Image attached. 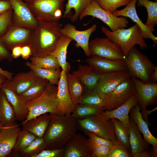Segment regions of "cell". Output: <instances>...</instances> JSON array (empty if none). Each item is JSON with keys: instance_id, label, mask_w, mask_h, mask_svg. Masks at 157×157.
<instances>
[{"instance_id": "obj_25", "label": "cell", "mask_w": 157, "mask_h": 157, "mask_svg": "<svg viewBox=\"0 0 157 157\" xmlns=\"http://www.w3.org/2000/svg\"><path fill=\"white\" fill-rule=\"evenodd\" d=\"M128 130L131 157L136 153L150 150L149 144L142 138L135 123L130 118Z\"/></svg>"}, {"instance_id": "obj_18", "label": "cell", "mask_w": 157, "mask_h": 157, "mask_svg": "<svg viewBox=\"0 0 157 157\" xmlns=\"http://www.w3.org/2000/svg\"><path fill=\"white\" fill-rule=\"evenodd\" d=\"M137 0H131L126 7L121 10H116L112 14L115 16H122L130 18L140 27L143 39H151L156 44L157 38L153 33L154 28L146 26L140 19L136 10V4Z\"/></svg>"}, {"instance_id": "obj_17", "label": "cell", "mask_w": 157, "mask_h": 157, "mask_svg": "<svg viewBox=\"0 0 157 157\" xmlns=\"http://www.w3.org/2000/svg\"><path fill=\"white\" fill-rule=\"evenodd\" d=\"M124 60H110L92 56L85 61L95 72L102 74L127 70Z\"/></svg>"}, {"instance_id": "obj_10", "label": "cell", "mask_w": 157, "mask_h": 157, "mask_svg": "<svg viewBox=\"0 0 157 157\" xmlns=\"http://www.w3.org/2000/svg\"><path fill=\"white\" fill-rule=\"evenodd\" d=\"M91 56L110 60L125 59L126 57L119 46L107 38H96L89 42Z\"/></svg>"}, {"instance_id": "obj_12", "label": "cell", "mask_w": 157, "mask_h": 157, "mask_svg": "<svg viewBox=\"0 0 157 157\" xmlns=\"http://www.w3.org/2000/svg\"><path fill=\"white\" fill-rule=\"evenodd\" d=\"M135 85L137 104L140 110L146 109L149 106L157 103V84L144 83L135 77H131Z\"/></svg>"}, {"instance_id": "obj_20", "label": "cell", "mask_w": 157, "mask_h": 157, "mask_svg": "<svg viewBox=\"0 0 157 157\" xmlns=\"http://www.w3.org/2000/svg\"><path fill=\"white\" fill-rule=\"evenodd\" d=\"M0 89L5 94L8 101L13 106L17 120L23 122L26 118L28 110L25 103L21 100L15 92L10 81L6 79L1 84Z\"/></svg>"}, {"instance_id": "obj_7", "label": "cell", "mask_w": 157, "mask_h": 157, "mask_svg": "<svg viewBox=\"0 0 157 157\" xmlns=\"http://www.w3.org/2000/svg\"><path fill=\"white\" fill-rule=\"evenodd\" d=\"M76 122L77 128L85 133H91L99 137L118 142L111 119L105 120L98 115L77 119Z\"/></svg>"}, {"instance_id": "obj_49", "label": "cell", "mask_w": 157, "mask_h": 157, "mask_svg": "<svg viewBox=\"0 0 157 157\" xmlns=\"http://www.w3.org/2000/svg\"><path fill=\"white\" fill-rule=\"evenodd\" d=\"M32 56L31 49L29 46L22 47L21 56L24 59H27Z\"/></svg>"}, {"instance_id": "obj_48", "label": "cell", "mask_w": 157, "mask_h": 157, "mask_svg": "<svg viewBox=\"0 0 157 157\" xmlns=\"http://www.w3.org/2000/svg\"><path fill=\"white\" fill-rule=\"evenodd\" d=\"M11 8L9 0H0V15Z\"/></svg>"}, {"instance_id": "obj_28", "label": "cell", "mask_w": 157, "mask_h": 157, "mask_svg": "<svg viewBox=\"0 0 157 157\" xmlns=\"http://www.w3.org/2000/svg\"><path fill=\"white\" fill-rule=\"evenodd\" d=\"M49 114L45 113L22 124L23 130L30 132L37 137H43L49 124Z\"/></svg>"}, {"instance_id": "obj_9", "label": "cell", "mask_w": 157, "mask_h": 157, "mask_svg": "<svg viewBox=\"0 0 157 157\" xmlns=\"http://www.w3.org/2000/svg\"><path fill=\"white\" fill-rule=\"evenodd\" d=\"M87 16H91L99 19L107 25L113 31L119 29L126 28L129 23V20L126 17L122 16L119 17L104 10L94 0L79 15V18L80 20H82Z\"/></svg>"}, {"instance_id": "obj_3", "label": "cell", "mask_w": 157, "mask_h": 157, "mask_svg": "<svg viewBox=\"0 0 157 157\" xmlns=\"http://www.w3.org/2000/svg\"><path fill=\"white\" fill-rule=\"evenodd\" d=\"M101 29L108 38L119 46L126 58L131 48L135 45H138L142 49L147 48L148 45L142 37L141 29L136 24L128 28L119 29L114 31L104 26Z\"/></svg>"}, {"instance_id": "obj_41", "label": "cell", "mask_w": 157, "mask_h": 157, "mask_svg": "<svg viewBox=\"0 0 157 157\" xmlns=\"http://www.w3.org/2000/svg\"><path fill=\"white\" fill-rule=\"evenodd\" d=\"M131 0H94L103 9L111 13L120 7L126 6Z\"/></svg>"}, {"instance_id": "obj_27", "label": "cell", "mask_w": 157, "mask_h": 157, "mask_svg": "<svg viewBox=\"0 0 157 157\" xmlns=\"http://www.w3.org/2000/svg\"><path fill=\"white\" fill-rule=\"evenodd\" d=\"M14 109L3 92L0 89V122L4 127L18 124Z\"/></svg>"}, {"instance_id": "obj_5", "label": "cell", "mask_w": 157, "mask_h": 157, "mask_svg": "<svg viewBox=\"0 0 157 157\" xmlns=\"http://www.w3.org/2000/svg\"><path fill=\"white\" fill-rule=\"evenodd\" d=\"M124 60L131 77L146 83L151 82L155 66L148 57L140 51L135 46L131 48Z\"/></svg>"}, {"instance_id": "obj_53", "label": "cell", "mask_w": 157, "mask_h": 157, "mask_svg": "<svg viewBox=\"0 0 157 157\" xmlns=\"http://www.w3.org/2000/svg\"><path fill=\"white\" fill-rule=\"evenodd\" d=\"M0 73L4 75L8 80H12L13 74L10 71L3 70L0 67Z\"/></svg>"}, {"instance_id": "obj_32", "label": "cell", "mask_w": 157, "mask_h": 157, "mask_svg": "<svg viewBox=\"0 0 157 157\" xmlns=\"http://www.w3.org/2000/svg\"><path fill=\"white\" fill-rule=\"evenodd\" d=\"M103 110L97 105L89 104H78L71 114L76 120L82 119L99 115Z\"/></svg>"}, {"instance_id": "obj_19", "label": "cell", "mask_w": 157, "mask_h": 157, "mask_svg": "<svg viewBox=\"0 0 157 157\" xmlns=\"http://www.w3.org/2000/svg\"><path fill=\"white\" fill-rule=\"evenodd\" d=\"M67 73L62 69L58 84V109L60 115L71 114L74 109L69 91L67 81Z\"/></svg>"}, {"instance_id": "obj_39", "label": "cell", "mask_w": 157, "mask_h": 157, "mask_svg": "<svg viewBox=\"0 0 157 157\" xmlns=\"http://www.w3.org/2000/svg\"><path fill=\"white\" fill-rule=\"evenodd\" d=\"M104 101V94L93 90H86L80 98L78 104L94 105L101 107L102 109Z\"/></svg>"}, {"instance_id": "obj_47", "label": "cell", "mask_w": 157, "mask_h": 157, "mask_svg": "<svg viewBox=\"0 0 157 157\" xmlns=\"http://www.w3.org/2000/svg\"><path fill=\"white\" fill-rule=\"evenodd\" d=\"M11 53L4 45L0 38V63L5 60L9 61L13 60Z\"/></svg>"}, {"instance_id": "obj_40", "label": "cell", "mask_w": 157, "mask_h": 157, "mask_svg": "<svg viewBox=\"0 0 157 157\" xmlns=\"http://www.w3.org/2000/svg\"><path fill=\"white\" fill-rule=\"evenodd\" d=\"M36 136L25 130H23L20 133L17 141L13 149L15 153H20L26 148L35 139Z\"/></svg>"}, {"instance_id": "obj_15", "label": "cell", "mask_w": 157, "mask_h": 157, "mask_svg": "<svg viewBox=\"0 0 157 157\" xmlns=\"http://www.w3.org/2000/svg\"><path fill=\"white\" fill-rule=\"evenodd\" d=\"M97 28V25L94 24L86 30L79 31L76 29L75 26L68 23L62 28L61 33L62 35L67 36L74 40L76 42L75 47L76 48L81 47L85 55L89 57L91 56L89 50L90 38Z\"/></svg>"}, {"instance_id": "obj_24", "label": "cell", "mask_w": 157, "mask_h": 157, "mask_svg": "<svg viewBox=\"0 0 157 157\" xmlns=\"http://www.w3.org/2000/svg\"><path fill=\"white\" fill-rule=\"evenodd\" d=\"M140 110V106L136 105L130 110L129 117L135 123L139 130L142 134L145 140L157 150V138L150 131L148 124L142 117Z\"/></svg>"}, {"instance_id": "obj_57", "label": "cell", "mask_w": 157, "mask_h": 157, "mask_svg": "<svg viewBox=\"0 0 157 157\" xmlns=\"http://www.w3.org/2000/svg\"><path fill=\"white\" fill-rule=\"evenodd\" d=\"M23 1H24L26 2H27V1H28L30 0H23Z\"/></svg>"}, {"instance_id": "obj_52", "label": "cell", "mask_w": 157, "mask_h": 157, "mask_svg": "<svg viewBox=\"0 0 157 157\" xmlns=\"http://www.w3.org/2000/svg\"><path fill=\"white\" fill-rule=\"evenodd\" d=\"M133 157H153V155L151 148L150 151H143L136 154Z\"/></svg>"}, {"instance_id": "obj_8", "label": "cell", "mask_w": 157, "mask_h": 157, "mask_svg": "<svg viewBox=\"0 0 157 157\" xmlns=\"http://www.w3.org/2000/svg\"><path fill=\"white\" fill-rule=\"evenodd\" d=\"M135 94L134 82L131 77L117 86L112 91L104 94L103 111L118 107Z\"/></svg>"}, {"instance_id": "obj_44", "label": "cell", "mask_w": 157, "mask_h": 157, "mask_svg": "<svg viewBox=\"0 0 157 157\" xmlns=\"http://www.w3.org/2000/svg\"><path fill=\"white\" fill-rule=\"evenodd\" d=\"M91 143L93 157H108L114 147H101Z\"/></svg>"}, {"instance_id": "obj_34", "label": "cell", "mask_w": 157, "mask_h": 157, "mask_svg": "<svg viewBox=\"0 0 157 157\" xmlns=\"http://www.w3.org/2000/svg\"><path fill=\"white\" fill-rule=\"evenodd\" d=\"M111 119L114 126L117 142L131 153L128 128L126 127L121 121L117 119L112 118Z\"/></svg>"}, {"instance_id": "obj_26", "label": "cell", "mask_w": 157, "mask_h": 157, "mask_svg": "<svg viewBox=\"0 0 157 157\" xmlns=\"http://www.w3.org/2000/svg\"><path fill=\"white\" fill-rule=\"evenodd\" d=\"M72 73L83 85L86 90H91L94 89L100 76V74L86 65L79 64L78 69L73 71Z\"/></svg>"}, {"instance_id": "obj_4", "label": "cell", "mask_w": 157, "mask_h": 157, "mask_svg": "<svg viewBox=\"0 0 157 157\" xmlns=\"http://www.w3.org/2000/svg\"><path fill=\"white\" fill-rule=\"evenodd\" d=\"M56 85L49 83L40 96L25 103L28 110V114L26 119L20 124L46 113L60 115L58 109V87Z\"/></svg>"}, {"instance_id": "obj_50", "label": "cell", "mask_w": 157, "mask_h": 157, "mask_svg": "<svg viewBox=\"0 0 157 157\" xmlns=\"http://www.w3.org/2000/svg\"><path fill=\"white\" fill-rule=\"evenodd\" d=\"M157 110V107L156 106L152 110H148L146 109L144 110H141V112H140L143 118L149 126L150 123L148 122V116L149 115L151 114L153 112L156 111Z\"/></svg>"}, {"instance_id": "obj_2", "label": "cell", "mask_w": 157, "mask_h": 157, "mask_svg": "<svg viewBox=\"0 0 157 157\" xmlns=\"http://www.w3.org/2000/svg\"><path fill=\"white\" fill-rule=\"evenodd\" d=\"M49 115L50 121L43 137L46 149L63 148L76 133V119L71 114L61 116L49 114Z\"/></svg>"}, {"instance_id": "obj_38", "label": "cell", "mask_w": 157, "mask_h": 157, "mask_svg": "<svg viewBox=\"0 0 157 157\" xmlns=\"http://www.w3.org/2000/svg\"><path fill=\"white\" fill-rule=\"evenodd\" d=\"M30 57L32 63L42 68L56 69L60 67L56 58L50 54L42 57L31 56Z\"/></svg>"}, {"instance_id": "obj_13", "label": "cell", "mask_w": 157, "mask_h": 157, "mask_svg": "<svg viewBox=\"0 0 157 157\" xmlns=\"http://www.w3.org/2000/svg\"><path fill=\"white\" fill-rule=\"evenodd\" d=\"M31 30L13 23L8 27L6 33L0 38L9 50L17 46H29Z\"/></svg>"}, {"instance_id": "obj_30", "label": "cell", "mask_w": 157, "mask_h": 157, "mask_svg": "<svg viewBox=\"0 0 157 157\" xmlns=\"http://www.w3.org/2000/svg\"><path fill=\"white\" fill-rule=\"evenodd\" d=\"M25 65L37 76L47 80L51 84L58 85L61 71L60 68L56 69L43 68L28 61Z\"/></svg>"}, {"instance_id": "obj_6", "label": "cell", "mask_w": 157, "mask_h": 157, "mask_svg": "<svg viewBox=\"0 0 157 157\" xmlns=\"http://www.w3.org/2000/svg\"><path fill=\"white\" fill-rule=\"evenodd\" d=\"M64 1L65 0H30L26 2L38 21L59 22L64 17L62 15Z\"/></svg>"}, {"instance_id": "obj_46", "label": "cell", "mask_w": 157, "mask_h": 157, "mask_svg": "<svg viewBox=\"0 0 157 157\" xmlns=\"http://www.w3.org/2000/svg\"><path fill=\"white\" fill-rule=\"evenodd\" d=\"M108 157H131V153L123 146L118 144L113 149Z\"/></svg>"}, {"instance_id": "obj_37", "label": "cell", "mask_w": 157, "mask_h": 157, "mask_svg": "<svg viewBox=\"0 0 157 157\" xmlns=\"http://www.w3.org/2000/svg\"><path fill=\"white\" fill-rule=\"evenodd\" d=\"M46 149V144L43 138L37 137L19 153L24 157H33L34 156Z\"/></svg>"}, {"instance_id": "obj_29", "label": "cell", "mask_w": 157, "mask_h": 157, "mask_svg": "<svg viewBox=\"0 0 157 157\" xmlns=\"http://www.w3.org/2000/svg\"><path fill=\"white\" fill-rule=\"evenodd\" d=\"M73 40L67 36L62 35L55 48L50 54L56 58L60 67L67 73L70 69L69 63L66 60L67 49Z\"/></svg>"}, {"instance_id": "obj_42", "label": "cell", "mask_w": 157, "mask_h": 157, "mask_svg": "<svg viewBox=\"0 0 157 157\" xmlns=\"http://www.w3.org/2000/svg\"><path fill=\"white\" fill-rule=\"evenodd\" d=\"M13 12L11 8L0 15V37L6 33L9 26L13 23Z\"/></svg>"}, {"instance_id": "obj_35", "label": "cell", "mask_w": 157, "mask_h": 157, "mask_svg": "<svg viewBox=\"0 0 157 157\" xmlns=\"http://www.w3.org/2000/svg\"><path fill=\"white\" fill-rule=\"evenodd\" d=\"M49 83L47 80L43 78L39 82L18 96L20 99L25 103L33 100L42 94Z\"/></svg>"}, {"instance_id": "obj_56", "label": "cell", "mask_w": 157, "mask_h": 157, "mask_svg": "<svg viewBox=\"0 0 157 157\" xmlns=\"http://www.w3.org/2000/svg\"><path fill=\"white\" fill-rule=\"evenodd\" d=\"M3 127L2 125L0 122V133Z\"/></svg>"}, {"instance_id": "obj_54", "label": "cell", "mask_w": 157, "mask_h": 157, "mask_svg": "<svg viewBox=\"0 0 157 157\" xmlns=\"http://www.w3.org/2000/svg\"><path fill=\"white\" fill-rule=\"evenodd\" d=\"M157 81V67L154 66V70L152 74L151 78V82L156 83Z\"/></svg>"}, {"instance_id": "obj_14", "label": "cell", "mask_w": 157, "mask_h": 157, "mask_svg": "<svg viewBox=\"0 0 157 157\" xmlns=\"http://www.w3.org/2000/svg\"><path fill=\"white\" fill-rule=\"evenodd\" d=\"M64 148V157H93L89 139L80 133L74 135Z\"/></svg>"}, {"instance_id": "obj_22", "label": "cell", "mask_w": 157, "mask_h": 157, "mask_svg": "<svg viewBox=\"0 0 157 157\" xmlns=\"http://www.w3.org/2000/svg\"><path fill=\"white\" fill-rule=\"evenodd\" d=\"M19 125L3 127L0 133V157L6 156L13 149L21 131Z\"/></svg>"}, {"instance_id": "obj_43", "label": "cell", "mask_w": 157, "mask_h": 157, "mask_svg": "<svg viewBox=\"0 0 157 157\" xmlns=\"http://www.w3.org/2000/svg\"><path fill=\"white\" fill-rule=\"evenodd\" d=\"M85 134L88 136L92 144L98 146L113 147L119 144L118 142H115L110 140L99 137L91 133L88 132Z\"/></svg>"}, {"instance_id": "obj_33", "label": "cell", "mask_w": 157, "mask_h": 157, "mask_svg": "<svg viewBox=\"0 0 157 157\" xmlns=\"http://www.w3.org/2000/svg\"><path fill=\"white\" fill-rule=\"evenodd\" d=\"M94 0H67L65 5L64 13V17H67L69 14L71 9L75 11L74 14L70 18L72 22L77 21L79 15L88 7Z\"/></svg>"}, {"instance_id": "obj_45", "label": "cell", "mask_w": 157, "mask_h": 157, "mask_svg": "<svg viewBox=\"0 0 157 157\" xmlns=\"http://www.w3.org/2000/svg\"><path fill=\"white\" fill-rule=\"evenodd\" d=\"M33 157H64V148L45 149Z\"/></svg>"}, {"instance_id": "obj_51", "label": "cell", "mask_w": 157, "mask_h": 157, "mask_svg": "<svg viewBox=\"0 0 157 157\" xmlns=\"http://www.w3.org/2000/svg\"><path fill=\"white\" fill-rule=\"evenodd\" d=\"M22 47L17 46L13 48L11 50V55L13 58H17L21 56Z\"/></svg>"}, {"instance_id": "obj_21", "label": "cell", "mask_w": 157, "mask_h": 157, "mask_svg": "<svg viewBox=\"0 0 157 157\" xmlns=\"http://www.w3.org/2000/svg\"><path fill=\"white\" fill-rule=\"evenodd\" d=\"M137 104V99L135 94L126 102L116 108L111 110L103 111L98 115L101 118L105 120L112 118L117 119L121 121L126 127L128 128L129 111Z\"/></svg>"}, {"instance_id": "obj_23", "label": "cell", "mask_w": 157, "mask_h": 157, "mask_svg": "<svg viewBox=\"0 0 157 157\" xmlns=\"http://www.w3.org/2000/svg\"><path fill=\"white\" fill-rule=\"evenodd\" d=\"M43 78L37 76L31 70L17 74L10 81L13 88L18 95L21 94Z\"/></svg>"}, {"instance_id": "obj_31", "label": "cell", "mask_w": 157, "mask_h": 157, "mask_svg": "<svg viewBox=\"0 0 157 157\" xmlns=\"http://www.w3.org/2000/svg\"><path fill=\"white\" fill-rule=\"evenodd\" d=\"M67 81L72 101L75 106L77 105L81 97L86 89L76 76L73 74L67 73Z\"/></svg>"}, {"instance_id": "obj_16", "label": "cell", "mask_w": 157, "mask_h": 157, "mask_svg": "<svg viewBox=\"0 0 157 157\" xmlns=\"http://www.w3.org/2000/svg\"><path fill=\"white\" fill-rule=\"evenodd\" d=\"M131 77L128 70L100 74L97 84L93 90L105 94L115 89L121 83Z\"/></svg>"}, {"instance_id": "obj_11", "label": "cell", "mask_w": 157, "mask_h": 157, "mask_svg": "<svg viewBox=\"0 0 157 157\" xmlns=\"http://www.w3.org/2000/svg\"><path fill=\"white\" fill-rule=\"evenodd\" d=\"M13 10L12 21L15 25L31 30L38 26V21L31 11L26 2L23 0H9Z\"/></svg>"}, {"instance_id": "obj_58", "label": "cell", "mask_w": 157, "mask_h": 157, "mask_svg": "<svg viewBox=\"0 0 157 157\" xmlns=\"http://www.w3.org/2000/svg\"><path fill=\"white\" fill-rule=\"evenodd\" d=\"M155 1H157V0H155Z\"/></svg>"}, {"instance_id": "obj_36", "label": "cell", "mask_w": 157, "mask_h": 157, "mask_svg": "<svg viewBox=\"0 0 157 157\" xmlns=\"http://www.w3.org/2000/svg\"><path fill=\"white\" fill-rule=\"evenodd\" d=\"M136 3L137 6H144L147 11V18L145 24L147 26L154 28L157 24V1L137 0Z\"/></svg>"}, {"instance_id": "obj_1", "label": "cell", "mask_w": 157, "mask_h": 157, "mask_svg": "<svg viewBox=\"0 0 157 157\" xmlns=\"http://www.w3.org/2000/svg\"><path fill=\"white\" fill-rule=\"evenodd\" d=\"M62 28L58 22L38 21L37 27L31 33L29 46L32 56L42 57L50 54L62 35Z\"/></svg>"}, {"instance_id": "obj_55", "label": "cell", "mask_w": 157, "mask_h": 157, "mask_svg": "<svg viewBox=\"0 0 157 157\" xmlns=\"http://www.w3.org/2000/svg\"><path fill=\"white\" fill-rule=\"evenodd\" d=\"M7 79L6 77L0 73V89L2 84Z\"/></svg>"}]
</instances>
